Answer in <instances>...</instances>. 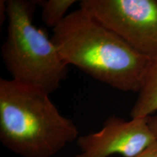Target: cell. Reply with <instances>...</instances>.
<instances>
[{
	"instance_id": "obj_1",
	"label": "cell",
	"mask_w": 157,
	"mask_h": 157,
	"mask_svg": "<svg viewBox=\"0 0 157 157\" xmlns=\"http://www.w3.org/2000/svg\"><path fill=\"white\" fill-rule=\"evenodd\" d=\"M51 39L68 66L123 92L140 91L152 60L81 7L67 15Z\"/></svg>"
},
{
	"instance_id": "obj_9",
	"label": "cell",
	"mask_w": 157,
	"mask_h": 157,
	"mask_svg": "<svg viewBox=\"0 0 157 157\" xmlns=\"http://www.w3.org/2000/svg\"><path fill=\"white\" fill-rule=\"evenodd\" d=\"M148 123L150 128L151 129L155 137L157 140V114L152 115L148 117Z\"/></svg>"
},
{
	"instance_id": "obj_2",
	"label": "cell",
	"mask_w": 157,
	"mask_h": 157,
	"mask_svg": "<svg viewBox=\"0 0 157 157\" xmlns=\"http://www.w3.org/2000/svg\"><path fill=\"white\" fill-rule=\"evenodd\" d=\"M42 90L0 78V140L22 157H53L77 140L78 130Z\"/></svg>"
},
{
	"instance_id": "obj_6",
	"label": "cell",
	"mask_w": 157,
	"mask_h": 157,
	"mask_svg": "<svg viewBox=\"0 0 157 157\" xmlns=\"http://www.w3.org/2000/svg\"><path fill=\"white\" fill-rule=\"evenodd\" d=\"M157 111V58L153 59L138 96L130 112L131 119L147 118Z\"/></svg>"
},
{
	"instance_id": "obj_5",
	"label": "cell",
	"mask_w": 157,
	"mask_h": 157,
	"mask_svg": "<svg viewBox=\"0 0 157 157\" xmlns=\"http://www.w3.org/2000/svg\"><path fill=\"white\" fill-rule=\"evenodd\" d=\"M156 140L148 117L126 121L113 115L99 131L78 137L80 153L76 157H109L114 154L135 157Z\"/></svg>"
},
{
	"instance_id": "obj_8",
	"label": "cell",
	"mask_w": 157,
	"mask_h": 157,
	"mask_svg": "<svg viewBox=\"0 0 157 157\" xmlns=\"http://www.w3.org/2000/svg\"><path fill=\"white\" fill-rule=\"evenodd\" d=\"M135 157H157V140Z\"/></svg>"
},
{
	"instance_id": "obj_3",
	"label": "cell",
	"mask_w": 157,
	"mask_h": 157,
	"mask_svg": "<svg viewBox=\"0 0 157 157\" xmlns=\"http://www.w3.org/2000/svg\"><path fill=\"white\" fill-rule=\"evenodd\" d=\"M37 3L39 1H6L8 26L1 52L12 79L50 95L66 78L68 65L52 39L34 24Z\"/></svg>"
},
{
	"instance_id": "obj_4",
	"label": "cell",
	"mask_w": 157,
	"mask_h": 157,
	"mask_svg": "<svg viewBox=\"0 0 157 157\" xmlns=\"http://www.w3.org/2000/svg\"><path fill=\"white\" fill-rule=\"evenodd\" d=\"M79 5L137 52L157 58V0H82Z\"/></svg>"
},
{
	"instance_id": "obj_7",
	"label": "cell",
	"mask_w": 157,
	"mask_h": 157,
	"mask_svg": "<svg viewBox=\"0 0 157 157\" xmlns=\"http://www.w3.org/2000/svg\"><path fill=\"white\" fill-rule=\"evenodd\" d=\"M41 2L42 7V18L43 22L47 26L54 29L67 16L66 13L76 1L48 0Z\"/></svg>"
}]
</instances>
